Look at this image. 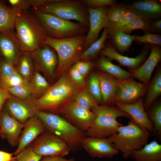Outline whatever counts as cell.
I'll use <instances>...</instances> for the list:
<instances>
[{
    "instance_id": "cell-26",
    "label": "cell",
    "mask_w": 161,
    "mask_h": 161,
    "mask_svg": "<svg viewBox=\"0 0 161 161\" xmlns=\"http://www.w3.org/2000/svg\"><path fill=\"white\" fill-rule=\"evenodd\" d=\"M22 11L14 7H8L0 1V32L14 29L17 18Z\"/></svg>"
},
{
    "instance_id": "cell-48",
    "label": "cell",
    "mask_w": 161,
    "mask_h": 161,
    "mask_svg": "<svg viewBox=\"0 0 161 161\" xmlns=\"http://www.w3.org/2000/svg\"><path fill=\"white\" fill-rule=\"evenodd\" d=\"M58 0H28L31 8H38L45 4L57 1Z\"/></svg>"
},
{
    "instance_id": "cell-4",
    "label": "cell",
    "mask_w": 161,
    "mask_h": 161,
    "mask_svg": "<svg viewBox=\"0 0 161 161\" xmlns=\"http://www.w3.org/2000/svg\"><path fill=\"white\" fill-rule=\"evenodd\" d=\"M35 115L42 121L46 130L63 140L71 151L75 153L82 148L81 142L86 132L71 125L60 114L36 111Z\"/></svg>"
},
{
    "instance_id": "cell-47",
    "label": "cell",
    "mask_w": 161,
    "mask_h": 161,
    "mask_svg": "<svg viewBox=\"0 0 161 161\" xmlns=\"http://www.w3.org/2000/svg\"><path fill=\"white\" fill-rule=\"evenodd\" d=\"M13 97L0 82V113L3 110L6 102Z\"/></svg>"
},
{
    "instance_id": "cell-27",
    "label": "cell",
    "mask_w": 161,
    "mask_h": 161,
    "mask_svg": "<svg viewBox=\"0 0 161 161\" xmlns=\"http://www.w3.org/2000/svg\"><path fill=\"white\" fill-rule=\"evenodd\" d=\"M107 29L109 37L118 51L123 53L128 51L134 41L133 36L119 29Z\"/></svg>"
},
{
    "instance_id": "cell-53",
    "label": "cell",
    "mask_w": 161,
    "mask_h": 161,
    "mask_svg": "<svg viewBox=\"0 0 161 161\" xmlns=\"http://www.w3.org/2000/svg\"></svg>"
},
{
    "instance_id": "cell-1",
    "label": "cell",
    "mask_w": 161,
    "mask_h": 161,
    "mask_svg": "<svg viewBox=\"0 0 161 161\" xmlns=\"http://www.w3.org/2000/svg\"><path fill=\"white\" fill-rule=\"evenodd\" d=\"M68 71L62 75L42 96L32 100L36 110L60 115L67 105L74 100L83 88L71 79Z\"/></svg>"
},
{
    "instance_id": "cell-9",
    "label": "cell",
    "mask_w": 161,
    "mask_h": 161,
    "mask_svg": "<svg viewBox=\"0 0 161 161\" xmlns=\"http://www.w3.org/2000/svg\"><path fill=\"white\" fill-rule=\"evenodd\" d=\"M30 145L34 151L42 157L47 156L64 157L71 152L69 147L63 140L47 130Z\"/></svg>"
},
{
    "instance_id": "cell-25",
    "label": "cell",
    "mask_w": 161,
    "mask_h": 161,
    "mask_svg": "<svg viewBox=\"0 0 161 161\" xmlns=\"http://www.w3.org/2000/svg\"><path fill=\"white\" fill-rule=\"evenodd\" d=\"M108 58L101 55L95 65L99 71L107 73L117 79H125L132 77L131 72L114 64Z\"/></svg>"
},
{
    "instance_id": "cell-38",
    "label": "cell",
    "mask_w": 161,
    "mask_h": 161,
    "mask_svg": "<svg viewBox=\"0 0 161 161\" xmlns=\"http://www.w3.org/2000/svg\"><path fill=\"white\" fill-rule=\"evenodd\" d=\"M25 82L16 69L12 74L0 80V82L6 89L19 85Z\"/></svg>"
},
{
    "instance_id": "cell-31",
    "label": "cell",
    "mask_w": 161,
    "mask_h": 161,
    "mask_svg": "<svg viewBox=\"0 0 161 161\" xmlns=\"http://www.w3.org/2000/svg\"><path fill=\"white\" fill-rule=\"evenodd\" d=\"M29 83L35 99L42 96L51 86L45 78L36 70Z\"/></svg>"
},
{
    "instance_id": "cell-18",
    "label": "cell",
    "mask_w": 161,
    "mask_h": 161,
    "mask_svg": "<svg viewBox=\"0 0 161 161\" xmlns=\"http://www.w3.org/2000/svg\"><path fill=\"white\" fill-rule=\"evenodd\" d=\"M46 130L41 120L36 115L28 119L24 123L18 147L13 153L17 156Z\"/></svg>"
},
{
    "instance_id": "cell-30",
    "label": "cell",
    "mask_w": 161,
    "mask_h": 161,
    "mask_svg": "<svg viewBox=\"0 0 161 161\" xmlns=\"http://www.w3.org/2000/svg\"><path fill=\"white\" fill-rule=\"evenodd\" d=\"M109 37L107 28H105L100 38L83 51L80 60L91 61L95 58L104 47L105 42Z\"/></svg>"
},
{
    "instance_id": "cell-40",
    "label": "cell",
    "mask_w": 161,
    "mask_h": 161,
    "mask_svg": "<svg viewBox=\"0 0 161 161\" xmlns=\"http://www.w3.org/2000/svg\"><path fill=\"white\" fill-rule=\"evenodd\" d=\"M16 157L17 161H40L42 158L34 151L30 144Z\"/></svg>"
},
{
    "instance_id": "cell-45",
    "label": "cell",
    "mask_w": 161,
    "mask_h": 161,
    "mask_svg": "<svg viewBox=\"0 0 161 161\" xmlns=\"http://www.w3.org/2000/svg\"><path fill=\"white\" fill-rule=\"evenodd\" d=\"M84 2L88 8H99L108 5H111L116 3L115 0H84Z\"/></svg>"
},
{
    "instance_id": "cell-2",
    "label": "cell",
    "mask_w": 161,
    "mask_h": 161,
    "mask_svg": "<svg viewBox=\"0 0 161 161\" xmlns=\"http://www.w3.org/2000/svg\"><path fill=\"white\" fill-rule=\"evenodd\" d=\"M86 37L85 35L60 39L46 37L45 45L52 47L58 54V63L55 73V78H59L80 60Z\"/></svg>"
},
{
    "instance_id": "cell-8",
    "label": "cell",
    "mask_w": 161,
    "mask_h": 161,
    "mask_svg": "<svg viewBox=\"0 0 161 161\" xmlns=\"http://www.w3.org/2000/svg\"><path fill=\"white\" fill-rule=\"evenodd\" d=\"M37 8L65 20H76L89 27V13L83 0H58Z\"/></svg>"
},
{
    "instance_id": "cell-36",
    "label": "cell",
    "mask_w": 161,
    "mask_h": 161,
    "mask_svg": "<svg viewBox=\"0 0 161 161\" xmlns=\"http://www.w3.org/2000/svg\"><path fill=\"white\" fill-rule=\"evenodd\" d=\"M106 9L107 18L110 24L119 21L129 10L125 5L116 3Z\"/></svg>"
},
{
    "instance_id": "cell-39",
    "label": "cell",
    "mask_w": 161,
    "mask_h": 161,
    "mask_svg": "<svg viewBox=\"0 0 161 161\" xmlns=\"http://www.w3.org/2000/svg\"><path fill=\"white\" fill-rule=\"evenodd\" d=\"M134 41L140 43H148L161 46V35L159 34L146 33L143 35H133Z\"/></svg>"
},
{
    "instance_id": "cell-51",
    "label": "cell",
    "mask_w": 161,
    "mask_h": 161,
    "mask_svg": "<svg viewBox=\"0 0 161 161\" xmlns=\"http://www.w3.org/2000/svg\"><path fill=\"white\" fill-rule=\"evenodd\" d=\"M13 153H10L0 151V161H12L16 159V157H13Z\"/></svg>"
},
{
    "instance_id": "cell-6",
    "label": "cell",
    "mask_w": 161,
    "mask_h": 161,
    "mask_svg": "<svg viewBox=\"0 0 161 161\" xmlns=\"http://www.w3.org/2000/svg\"><path fill=\"white\" fill-rule=\"evenodd\" d=\"M151 135L150 132L140 128L131 118L127 125L121 126L117 133L107 138L121 152L123 157L126 159L133 151L141 149L147 144Z\"/></svg>"
},
{
    "instance_id": "cell-28",
    "label": "cell",
    "mask_w": 161,
    "mask_h": 161,
    "mask_svg": "<svg viewBox=\"0 0 161 161\" xmlns=\"http://www.w3.org/2000/svg\"><path fill=\"white\" fill-rule=\"evenodd\" d=\"M147 95L144 101V107L147 110L161 94V69L159 66L155 74L147 86Z\"/></svg>"
},
{
    "instance_id": "cell-3",
    "label": "cell",
    "mask_w": 161,
    "mask_h": 161,
    "mask_svg": "<svg viewBox=\"0 0 161 161\" xmlns=\"http://www.w3.org/2000/svg\"><path fill=\"white\" fill-rule=\"evenodd\" d=\"M14 29L22 52H31L45 45L47 36L30 10L22 11L18 15Z\"/></svg>"
},
{
    "instance_id": "cell-52",
    "label": "cell",
    "mask_w": 161,
    "mask_h": 161,
    "mask_svg": "<svg viewBox=\"0 0 161 161\" xmlns=\"http://www.w3.org/2000/svg\"><path fill=\"white\" fill-rule=\"evenodd\" d=\"M13 161H17L16 159L13 160Z\"/></svg>"
},
{
    "instance_id": "cell-7",
    "label": "cell",
    "mask_w": 161,
    "mask_h": 161,
    "mask_svg": "<svg viewBox=\"0 0 161 161\" xmlns=\"http://www.w3.org/2000/svg\"><path fill=\"white\" fill-rule=\"evenodd\" d=\"M91 111L96 115L94 122L86 132L87 136L106 138L114 134L123 125L119 122L117 118L124 117L131 119L128 114L115 106L97 104Z\"/></svg>"
},
{
    "instance_id": "cell-11",
    "label": "cell",
    "mask_w": 161,
    "mask_h": 161,
    "mask_svg": "<svg viewBox=\"0 0 161 161\" xmlns=\"http://www.w3.org/2000/svg\"><path fill=\"white\" fill-rule=\"evenodd\" d=\"M61 115L71 125L86 132L92 126L96 117L94 112L82 107L74 100L67 105Z\"/></svg>"
},
{
    "instance_id": "cell-24",
    "label": "cell",
    "mask_w": 161,
    "mask_h": 161,
    "mask_svg": "<svg viewBox=\"0 0 161 161\" xmlns=\"http://www.w3.org/2000/svg\"><path fill=\"white\" fill-rule=\"evenodd\" d=\"M130 157L134 161H161V145L152 141L141 149L133 151Z\"/></svg>"
},
{
    "instance_id": "cell-23",
    "label": "cell",
    "mask_w": 161,
    "mask_h": 161,
    "mask_svg": "<svg viewBox=\"0 0 161 161\" xmlns=\"http://www.w3.org/2000/svg\"><path fill=\"white\" fill-rule=\"evenodd\" d=\"M95 72L100 81L103 104L114 105V99L118 88L117 79L99 70Z\"/></svg>"
},
{
    "instance_id": "cell-15",
    "label": "cell",
    "mask_w": 161,
    "mask_h": 161,
    "mask_svg": "<svg viewBox=\"0 0 161 161\" xmlns=\"http://www.w3.org/2000/svg\"><path fill=\"white\" fill-rule=\"evenodd\" d=\"M24 124L11 116L2 110L0 113V137L6 140L12 147L18 146Z\"/></svg>"
},
{
    "instance_id": "cell-32",
    "label": "cell",
    "mask_w": 161,
    "mask_h": 161,
    "mask_svg": "<svg viewBox=\"0 0 161 161\" xmlns=\"http://www.w3.org/2000/svg\"><path fill=\"white\" fill-rule=\"evenodd\" d=\"M148 117L152 123L154 128L153 136L157 135L161 140V102L157 101L152 104L147 110Z\"/></svg>"
},
{
    "instance_id": "cell-22",
    "label": "cell",
    "mask_w": 161,
    "mask_h": 161,
    "mask_svg": "<svg viewBox=\"0 0 161 161\" xmlns=\"http://www.w3.org/2000/svg\"><path fill=\"white\" fill-rule=\"evenodd\" d=\"M140 18L151 22L160 19L161 4L158 1L145 0L134 2L126 6Z\"/></svg>"
},
{
    "instance_id": "cell-41",
    "label": "cell",
    "mask_w": 161,
    "mask_h": 161,
    "mask_svg": "<svg viewBox=\"0 0 161 161\" xmlns=\"http://www.w3.org/2000/svg\"><path fill=\"white\" fill-rule=\"evenodd\" d=\"M137 18H140L133 12L129 10L117 21L110 24V26L108 28L111 29H119L126 25L132 21Z\"/></svg>"
},
{
    "instance_id": "cell-54",
    "label": "cell",
    "mask_w": 161,
    "mask_h": 161,
    "mask_svg": "<svg viewBox=\"0 0 161 161\" xmlns=\"http://www.w3.org/2000/svg\"></svg>"
},
{
    "instance_id": "cell-42",
    "label": "cell",
    "mask_w": 161,
    "mask_h": 161,
    "mask_svg": "<svg viewBox=\"0 0 161 161\" xmlns=\"http://www.w3.org/2000/svg\"><path fill=\"white\" fill-rule=\"evenodd\" d=\"M14 66L11 61L2 56L0 58V80L13 73L16 69Z\"/></svg>"
},
{
    "instance_id": "cell-12",
    "label": "cell",
    "mask_w": 161,
    "mask_h": 161,
    "mask_svg": "<svg viewBox=\"0 0 161 161\" xmlns=\"http://www.w3.org/2000/svg\"><path fill=\"white\" fill-rule=\"evenodd\" d=\"M117 80L118 88L114 103H133L146 93L148 86L142 83L137 82L132 77L125 79H117Z\"/></svg>"
},
{
    "instance_id": "cell-35",
    "label": "cell",
    "mask_w": 161,
    "mask_h": 161,
    "mask_svg": "<svg viewBox=\"0 0 161 161\" xmlns=\"http://www.w3.org/2000/svg\"><path fill=\"white\" fill-rule=\"evenodd\" d=\"M74 101L82 107L90 110L93 107L98 104L86 86L79 91Z\"/></svg>"
},
{
    "instance_id": "cell-34",
    "label": "cell",
    "mask_w": 161,
    "mask_h": 161,
    "mask_svg": "<svg viewBox=\"0 0 161 161\" xmlns=\"http://www.w3.org/2000/svg\"><path fill=\"white\" fill-rule=\"evenodd\" d=\"M7 89L11 95L19 99L22 100L35 99L29 82H25L21 85Z\"/></svg>"
},
{
    "instance_id": "cell-10",
    "label": "cell",
    "mask_w": 161,
    "mask_h": 161,
    "mask_svg": "<svg viewBox=\"0 0 161 161\" xmlns=\"http://www.w3.org/2000/svg\"><path fill=\"white\" fill-rule=\"evenodd\" d=\"M55 50L45 45L30 52L35 69L42 72L50 81L55 78V73L58 63Z\"/></svg>"
},
{
    "instance_id": "cell-29",
    "label": "cell",
    "mask_w": 161,
    "mask_h": 161,
    "mask_svg": "<svg viewBox=\"0 0 161 161\" xmlns=\"http://www.w3.org/2000/svg\"><path fill=\"white\" fill-rule=\"evenodd\" d=\"M16 70L26 82H29L35 70L30 52H22Z\"/></svg>"
},
{
    "instance_id": "cell-33",
    "label": "cell",
    "mask_w": 161,
    "mask_h": 161,
    "mask_svg": "<svg viewBox=\"0 0 161 161\" xmlns=\"http://www.w3.org/2000/svg\"><path fill=\"white\" fill-rule=\"evenodd\" d=\"M86 87L98 104L103 105L100 81L95 72L90 75Z\"/></svg>"
},
{
    "instance_id": "cell-17",
    "label": "cell",
    "mask_w": 161,
    "mask_h": 161,
    "mask_svg": "<svg viewBox=\"0 0 161 161\" xmlns=\"http://www.w3.org/2000/svg\"><path fill=\"white\" fill-rule=\"evenodd\" d=\"M144 101L143 98L141 97L133 103L126 104L115 102L114 105L129 114L139 127L147 130L152 134L154 130V126L144 109Z\"/></svg>"
},
{
    "instance_id": "cell-20",
    "label": "cell",
    "mask_w": 161,
    "mask_h": 161,
    "mask_svg": "<svg viewBox=\"0 0 161 161\" xmlns=\"http://www.w3.org/2000/svg\"><path fill=\"white\" fill-rule=\"evenodd\" d=\"M14 29L0 32V53L17 65L22 52Z\"/></svg>"
},
{
    "instance_id": "cell-44",
    "label": "cell",
    "mask_w": 161,
    "mask_h": 161,
    "mask_svg": "<svg viewBox=\"0 0 161 161\" xmlns=\"http://www.w3.org/2000/svg\"><path fill=\"white\" fill-rule=\"evenodd\" d=\"M68 72L70 78L75 83L82 88L86 86L84 78L74 66H72Z\"/></svg>"
},
{
    "instance_id": "cell-21",
    "label": "cell",
    "mask_w": 161,
    "mask_h": 161,
    "mask_svg": "<svg viewBox=\"0 0 161 161\" xmlns=\"http://www.w3.org/2000/svg\"><path fill=\"white\" fill-rule=\"evenodd\" d=\"M151 47L145 46L140 55L135 58H130L121 55L111 44L104 47L101 50L102 55L105 56L112 61L115 60L120 65L127 67L130 70L136 69L140 66L147 58Z\"/></svg>"
},
{
    "instance_id": "cell-13",
    "label": "cell",
    "mask_w": 161,
    "mask_h": 161,
    "mask_svg": "<svg viewBox=\"0 0 161 161\" xmlns=\"http://www.w3.org/2000/svg\"><path fill=\"white\" fill-rule=\"evenodd\" d=\"M87 10L89 25L84 46V50L98 39L99 32L103 28H108L110 25L105 7L96 9L88 7Z\"/></svg>"
},
{
    "instance_id": "cell-19",
    "label": "cell",
    "mask_w": 161,
    "mask_h": 161,
    "mask_svg": "<svg viewBox=\"0 0 161 161\" xmlns=\"http://www.w3.org/2000/svg\"><path fill=\"white\" fill-rule=\"evenodd\" d=\"M150 54L145 61L138 68L129 70L132 77L147 86L150 82L154 68L161 60L160 47L155 44L150 45Z\"/></svg>"
},
{
    "instance_id": "cell-37",
    "label": "cell",
    "mask_w": 161,
    "mask_h": 161,
    "mask_svg": "<svg viewBox=\"0 0 161 161\" xmlns=\"http://www.w3.org/2000/svg\"><path fill=\"white\" fill-rule=\"evenodd\" d=\"M151 22L140 18L135 19L126 25L119 29L125 33L130 34L135 30L140 29L144 32L150 33Z\"/></svg>"
},
{
    "instance_id": "cell-14",
    "label": "cell",
    "mask_w": 161,
    "mask_h": 161,
    "mask_svg": "<svg viewBox=\"0 0 161 161\" xmlns=\"http://www.w3.org/2000/svg\"><path fill=\"white\" fill-rule=\"evenodd\" d=\"M81 146L89 155L94 157L112 159L119 152L107 138L86 136L82 140Z\"/></svg>"
},
{
    "instance_id": "cell-16",
    "label": "cell",
    "mask_w": 161,
    "mask_h": 161,
    "mask_svg": "<svg viewBox=\"0 0 161 161\" xmlns=\"http://www.w3.org/2000/svg\"><path fill=\"white\" fill-rule=\"evenodd\" d=\"M32 99L22 100L13 96L6 102L3 109L24 124L29 118L35 115L36 110L32 102Z\"/></svg>"
},
{
    "instance_id": "cell-49",
    "label": "cell",
    "mask_w": 161,
    "mask_h": 161,
    "mask_svg": "<svg viewBox=\"0 0 161 161\" xmlns=\"http://www.w3.org/2000/svg\"><path fill=\"white\" fill-rule=\"evenodd\" d=\"M40 161H75V160L73 158L66 159L61 157L47 156L43 157Z\"/></svg>"
},
{
    "instance_id": "cell-50",
    "label": "cell",
    "mask_w": 161,
    "mask_h": 161,
    "mask_svg": "<svg viewBox=\"0 0 161 161\" xmlns=\"http://www.w3.org/2000/svg\"><path fill=\"white\" fill-rule=\"evenodd\" d=\"M150 32L160 33L161 32V20L159 19L151 22Z\"/></svg>"
},
{
    "instance_id": "cell-43",
    "label": "cell",
    "mask_w": 161,
    "mask_h": 161,
    "mask_svg": "<svg viewBox=\"0 0 161 161\" xmlns=\"http://www.w3.org/2000/svg\"><path fill=\"white\" fill-rule=\"evenodd\" d=\"M95 65V64L91 61L80 60L73 66L77 69L85 78Z\"/></svg>"
},
{
    "instance_id": "cell-46",
    "label": "cell",
    "mask_w": 161,
    "mask_h": 161,
    "mask_svg": "<svg viewBox=\"0 0 161 161\" xmlns=\"http://www.w3.org/2000/svg\"><path fill=\"white\" fill-rule=\"evenodd\" d=\"M8 1L11 6L22 11H30L31 9L28 0H8Z\"/></svg>"
},
{
    "instance_id": "cell-5",
    "label": "cell",
    "mask_w": 161,
    "mask_h": 161,
    "mask_svg": "<svg viewBox=\"0 0 161 161\" xmlns=\"http://www.w3.org/2000/svg\"><path fill=\"white\" fill-rule=\"evenodd\" d=\"M42 27L47 37L55 39L69 38L84 35L89 27L82 24L72 22L37 8L30 10Z\"/></svg>"
}]
</instances>
